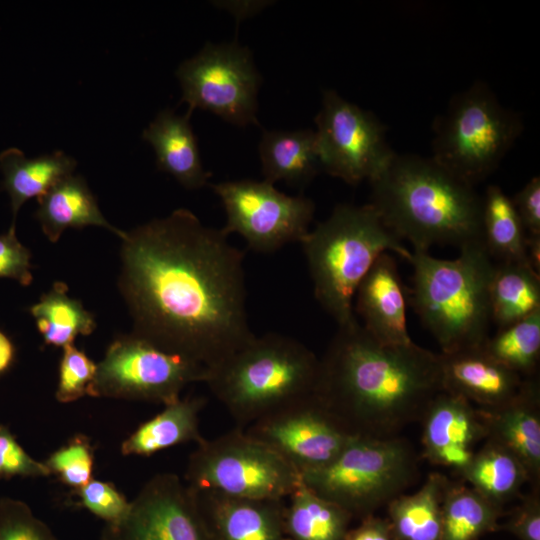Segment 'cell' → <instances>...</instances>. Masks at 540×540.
<instances>
[{"mask_svg": "<svg viewBox=\"0 0 540 540\" xmlns=\"http://www.w3.org/2000/svg\"><path fill=\"white\" fill-rule=\"evenodd\" d=\"M44 463L50 474L73 491L78 490L93 479L94 452L90 439L82 434L75 435Z\"/></svg>", "mask_w": 540, "mask_h": 540, "instance_id": "cell-34", "label": "cell"}, {"mask_svg": "<svg viewBox=\"0 0 540 540\" xmlns=\"http://www.w3.org/2000/svg\"><path fill=\"white\" fill-rule=\"evenodd\" d=\"M15 348L11 340L0 331V374L5 372L14 360Z\"/></svg>", "mask_w": 540, "mask_h": 540, "instance_id": "cell-43", "label": "cell"}, {"mask_svg": "<svg viewBox=\"0 0 540 540\" xmlns=\"http://www.w3.org/2000/svg\"><path fill=\"white\" fill-rule=\"evenodd\" d=\"M206 400L202 396L179 398L165 405L153 418L142 423L121 444L125 456H151L161 450L203 441L199 415Z\"/></svg>", "mask_w": 540, "mask_h": 540, "instance_id": "cell-24", "label": "cell"}, {"mask_svg": "<svg viewBox=\"0 0 540 540\" xmlns=\"http://www.w3.org/2000/svg\"><path fill=\"white\" fill-rule=\"evenodd\" d=\"M259 154L265 181L307 185L321 170L315 131H264Z\"/></svg>", "mask_w": 540, "mask_h": 540, "instance_id": "cell-23", "label": "cell"}, {"mask_svg": "<svg viewBox=\"0 0 540 540\" xmlns=\"http://www.w3.org/2000/svg\"><path fill=\"white\" fill-rule=\"evenodd\" d=\"M410 303L441 353L482 346L491 321L489 289L495 261L485 245L460 250L455 259L413 251Z\"/></svg>", "mask_w": 540, "mask_h": 540, "instance_id": "cell-5", "label": "cell"}, {"mask_svg": "<svg viewBox=\"0 0 540 540\" xmlns=\"http://www.w3.org/2000/svg\"><path fill=\"white\" fill-rule=\"evenodd\" d=\"M422 424V455L431 464L462 471L473 458L487 430L478 407L444 391L429 403Z\"/></svg>", "mask_w": 540, "mask_h": 540, "instance_id": "cell-16", "label": "cell"}, {"mask_svg": "<svg viewBox=\"0 0 540 540\" xmlns=\"http://www.w3.org/2000/svg\"><path fill=\"white\" fill-rule=\"evenodd\" d=\"M433 131L431 158L474 186L497 168L522 133L523 121L477 81L450 99Z\"/></svg>", "mask_w": 540, "mask_h": 540, "instance_id": "cell-7", "label": "cell"}, {"mask_svg": "<svg viewBox=\"0 0 540 540\" xmlns=\"http://www.w3.org/2000/svg\"><path fill=\"white\" fill-rule=\"evenodd\" d=\"M31 254L17 239L15 223L7 233L0 235V278L17 280L27 286L32 282Z\"/></svg>", "mask_w": 540, "mask_h": 540, "instance_id": "cell-40", "label": "cell"}, {"mask_svg": "<svg viewBox=\"0 0 540 540\" xmlns=\"http://www.w3.org/2000/svg\"><path fill=\"white\" fill-rule=\"evenodd\" d=\"M479 408V407H478ZM487 438L501 444L521 462L533 489H540V388L526 378L520 392L495 408H479Z\"/></svg>", "mask_w": 540, "mask_h": 540, "instance_id": "cell-19", "label": "cell"}, {"mask_svg": "<svg viewBox=\"0 0 540 540\" xmlns=\"http://www.w3.org/2000/svg\"><path fill=\"white\" fill-rule=\"evenodd\" d=\"M96 368L97 364L73 344L63 347L55 394L57 401L71 403L88 395V387L94 379Z\"/></svg>", "mask_w": 540, "mask_h": 540, "instance_id": "cell-35", "label": "cell"}, {"mask_svg": "<svg viewBox=\"0 0 540 540\" xmlns=\"http://www.w3.org/2000/svg\"><path fill=\"white\" fill-rule=\"evenodd\" d=\"M371 202L386 227L414 251L484 245L482 196L431 157L395 154L371 180Z\"/></svg>", "mask_w": 540, "mask_h": 540, "instance_id": "cell-3", "label": "cell"}, {"mask_svg": "<svg viewBox=\"0 0 540 540\" xmlns=\"http://www.w3.org/2000/svg\"><path fill=\"white\" fill-rule=\"evenodd\" d=\"M300 243L314 295L338 327L356 320V290L381 254L393 252L409 262L412 258L370 204L337 205Z\"/></svg>", "mask_w": 540, "mask_h": 540, "instance_id": "cell-6", "label": "cell"}, {"mask_svg": "<svg viewBox=\"0 0 540 540\" xmlns=\"http://www.w3.org/2000/svg\"><path fill=\"white\" fill-rule=\"evenodd\" d=\"M315 123L322 170L348 184L370 182L387 168L396 154L379 119L336 91L323 92Z\"/></svg>", "mask_w": 540, "mask_h": 540, "instance_id": "cell-12", "label": "cell"}, {"mask_svg": "<svg viewBox=\"0 0 540 540\" xmlns=\"http://www.w3.org/2000/svg\"><path fill=\"white\" fill-rule=\"evenodd\" d=\"M512 199L526 235H540V178L532 177Z\"/></svg>", "mask_w": 540, "mask_h": 540, "instance_id": "cell-41", "label": "cell"}, {"mask_svg": "<svg viewBox=\"0 0 540 540\" xmlns=\"http://www.w3.org/2000/svg\"><path fill=\"white\" fill-rule=\"evenodd\" d=\"M442 391L476 407L495 408L512 400L524 377L491 357L482 346L440 353Z\"/></svg>", "mask_w": 540, "mask_h": 540, "instance_id": "cell-17", "label": "cell"}, {"mask_svg": "<svg viewBox=\"0 0 540 540\" xmlns=\"http://www.w3.org/2000/svg\"><path fill=\"white\" fill-rule=\"evenodd\" d=\"M190 116L188 111L179 116L170 109L162 110L142 137L153 146L158 168L193 190L207 185L212 174L203 168Z\"/></svg>", "mask_w": 540, "mask_h": 540, "instance_id": "cell-21", "label": "cell"}, {"mask_svg": "<svg viewBox=\"0 0 540 540\" xmlns=\"http://www.w3.org/2000/svg\"><path fill=\"white\" fill-rule=\"evenodd\" d=\"M360 521L357 527L349 529L345 540H397L387 517L374 514Z\"/></svg>", "mask_w": 540, "mask_h": 540, "instance_id": "cell-42", "label": "cell"}, {"mask_svg": "<svg viewBox=\"0 0 540 540\" xmlns=\"http://www.w3.org/2000/svg\"><path fill=\"white\" fill-rule=\"evenodd\" d=\"M489 302L498 329L527 317L540 310V275L528 263L495 262Z\"/></svg>", "mask_w": 540, "mask_h": 540, "instance_id": "cell-28", "label": "cell"}, {"mask_svg": "<svg viewBox=\"0 0 540 540\" xmlns=\"http://www.w3.org/2000/svg\"><path fill=\"white\" fill-rule=\"evenodd\" d=\"M226 213L223 230L241 235L261 253L274 252L307 235L315 205L305 196H290L267 181L237 180L210 184Z\"/></svg>", "mask_w": 540, "mask_h": 540, "instance_id": "cell-13", "label": "cell"}, {"mask_svg": "<svg viewBox=\"0 0 540 540\" xmlns=\"http://www.w3.org/2000/svg\"><path fill=\"white\" fill-rule=\"evenodd\" d=\"M0 540H59L23 501L0 499Z\"/></svg>", "mask_w": 540, "mask_h": 540, "instance_id": "cell-36", "label": "cell"}, {"mask_svg": "<svg viewBox=\"0 0 540 540\" xmlns=\"http://www.w3.org/2000/svg\"><path fill=\"white\" fill-rule=\"evenodd\" d=\"M482 347L491 357L520 376L534 377L540 357V310L498 329Z\"/></svg>", "mask_w": 540, "mask_h": 540, "instance_id": "cell-33", "label": "cell"}, {"mask_svg": "<svg viewBox=\"0 0 540 540\" xmlns=\"http://www.w3.org/2000/svg\"><path fill=\"white\" fill-rule=\"evenodd\" d=\"M504 508L492 503L475 489L451 481L442 505L440 540H478L499 531Z\"/></svg>", "mask_w": 540, "mask_h": 540, "instance_id": "cell-30", "label": "cell"}, {"mask_svg": "<svg viewBox=\"0 0 540 540\" xmlns=\"http://www.w3.org/2000/svg\"><path fill=\"white\" fill-rule=\"evenodd\" d=\"M194 492L218 540H290L284 526V500Z\"/></svg>", "mask_w": 540, "mask_h": 540, "instance_id": "cell-20", "label": "cell"}, {"mask_svg": "<svg viewBox=\"0 0 540 540\" xmlns=\"http://www.w3.org/2000/svg\"><path fill=\"white\" fill-rule=\"evenodd\" d=\"M101 540H218L197 496L176 474L151 477L130 502L126 516L105 524Z\"/></svg>", "mask_w": 540, "mask_h": 540, "instance_id": "cell-14", "label": "cell"}, {"mask_svg": "<svg viewBox=\"0 0 540 540\" xmlns=\"http://www.w3.org/2000/svg\"><path fill=\"white\" fill-rule=\"evenodd\" d=\"M301 475L334 460L354 436L312 394L244 428Z\"/></svg>", "mask_w": 540, "mask_h": 540, "instance_id": "cell-15", "label": "cell"}, {"mask_svg": "<svg viewBox=\"0 0 540 540\" xmlns=\"http://www.w3.org/2000/svg\"><path fill=\"white\" fill-rule=\"evenodd\" d=\"M417 455L403 437L353 436L326 466L301 475L321 497L363 519L387 506L417 479Z\"/></svg>", "mask_w": 540, "mask_h": 540, "instance_id": "cell-8", "label": "cell"}, {"mask_svg": "<svg viewBox=\"0 0 540 540\" xmlns=\"http://www.w3.org/2000/svg\"><path fill=\"white\" fill-rule=\"evenodd\" d=\"M181 102L210 111L225 121L245 126L257 124L258 74L248 48L236 42L207 43L177 70Z\"/></svg>", "mask_w": 540, "mask_h": 540, "instance_id": "cell-11", "label": "cell"}, {"mask_svg": "<svg viewBox=\"0 0 540 540\" xmlns=\"http://www.w3.org/2000/svg\"><path fill=\"white\" fill-rule=\"evenodd\" d=\"M207 377L205 366L163 351L131 333L109 345L87 394L166 405L179 399L188 384L205 383Z\"/></svg>", "mask_w": 540, "mask_h": 540, "instance_id": "cell-10", "label": "cell"}, {"mask_svg": "<svg viewBox=\"0 0 540 540\" xmlns=\"http://www.w3.org/2000/svg\"><path fill=\"white\" fill-rule=\"evenodd\" d=\"M441 391L440 354L383 344L356 319L320 359L314 394L352 435L385 439L420 422Z\"/></svg>", "mask_w": 540, "mask_h": 540, "instance_id": "cell-2", "label": "cell"}, {"mask_svg": "<svg viewBox=\"0 0 540 540\" xmlns=\"http://www.w3.org/2000/svg\"><path fill=\"white\" fill-rule=\"evenodd\" d=\"M355 310L363 328L388 345L409 344L406 297L395 259L381 254L360 282L355 293Z\"/></svg>", "mask_w": 540, "mask_h": 540, "instance_id": "cell-18", "label": "cell"}, {"mask_svg": "<svg viewBox=\"0 0 540 540\" xmlns=\"http://www.w3.org/2000/svg\"><path fill=\"white\" fill-rule=\"evenodd\" d=\"M120 256L133 335L208 370L255 335L243 253L223 228L180 208L126 232Z\"/></svg>", "mask_w": 540, "mask_h": 540, "instance_id": "cell-1", "label": "cell"}, {"mask_svg": "<svg viewBox=\"0 0 540 540\" xmlns=\"http://www.w3.org/2000/svg\"><path fill=\"white\" fill-rule=\"evenodd\" d=\"M73 492L78 498L76 505L102 519L105 524L122 520L130 507V501L113 484L94 478Z\"/></svg>", "mask_w": 540, "mask_h": 540, "instance_id": "cell-37", "label": "cell"}, {"mask_svg": "<svg viewBox=\"0 0 540 540\" xmlns=\"http://www.w3.org/2000/svg\"><path fill=\"white\" fill-rule=\"evenodd\" d=\"M482 228L493 260L528 263L526 232L512 199L497 185H489L482 196Z\"/></svg>", "mask_w": 540, "mask_h": 540, "instance_id": "cell-31", "label": "cell"}, {"mask_svg": "<svg viewBox=\"0 0 540 540\" xmlns=\"http://www.w3.org/2000/svg\"><path fill=\"white\" fill-rule=\"evenodd\" d=\"M51 475L44 462L32 458L17 442L9 429L0 425V479L47 477Z\"/></svg>", "mask_w": 540, "mask_h": 540, "instance_id": "cell-38", "label": "cell"}, {"mask_svg": "<svg viewBox=\"0 0 540 540\" xmlns=\"http://www.w3.org/2000/svg\"><path fill=\"white\" fill-rule=\"evenodd\" d=\"M450 482L442 473H430L417 492L388 503L387 519L397 540L441 539L442 505Z\"/></svg>", "mask_w": 540, "mask_h": 540, "instance_id": "cell-26", "label": "cell"}, {"mask_svg": "<svg viewBox=\"0 0 540 540\" xmlns=\"http://www.w3.org/2000/svg\"><path fill=\"white\" fill-rule=\"evenodd\" d=\"M285 505L284 526L290 540H345L353 516L303 482Z\"/></svg>", "mask_w": 540, "mask_h": 540, "instance_id": "cell-29", "label": "cell"}, {"mask_svg": "<svg viewBox=\"0 0 540 540\" xmlns=\"http://www.w3.org/2000/svg\"><path fill=\"white\" fill-rule=\"evenodd\" d=\"M36 218L50 242H56L67 228H83L89 225L103 227L121 239L126 232L112 226L102 215L96 198L85 179L69 175L56 183L38 198Z\"/></svg>", "mask_w": 540, "mask_h": 540, "instance_id": "cell-22", "label": "cell"}, {"mask_svg": "<svg viewBox=\"0 0 540 540\" xmlns=\"http://www.w3.org/2000/svg\"><path fill=\"white\" fill-rule=\"evenodd\" d=\"M67 291L65 283L55 282L29 309L46 345L63 348L73 344L78 335H90L96 328L93 314L79 300L70 298Z\"/></svg>", "mask_w": 540, "mask_h": 540, "instance_id": "cell-32", "label": "cell"}, {"mask_svg": "<svg viewBox=\"0 0 540 540\" xmlns=\"http://www.w3.org/2000/svg\"><path fill=\"white\" fill-rule=\"evenodd\" d=\"M504 516L506 521L500 523L499 530L507 531L519 540H540V489L532 488Z\"/></svg>", "mask_w": 540, "mask_h": 540, "instance_id": "cell-39", "label": "cell"}, {"mask_svg": "<svg viewBox=\"0 0 540 540\" xmlns=\"http://www.w3.org/2000/svg\"><path fill=\"white\" fill-rule=\"evenodd\" d=\"M76 160L62 151L26 158L17 148L0 153L3 187L8 192L15 216L25 201L41 197L56 183L73 174Z\"/></svg>", "mask_w": 540, "mask_h": 540, "instance_id": "cell-25", "label": "cell"}, {"mask_svg": "<svg viewBox=\"0 0 540 540\" xmlns=\"http://www.w3.org/2000/svg\"><path fill=\"white\" fill-rule=\"evenodd\" d=\"M459 474L470 487L502 508L528 483L526 470L517 457L491 439L485 440Z\"/></svg>", "mask_w": 540, "mask_h": 540, "instance_id": "cell-27", "label": "cell"}, {"mask_svg": "<svg viewBox=\"0 0 540 540\" xmlns=\"http://www.w3.org/2000/svg\"><path fill=\"white\" fill-rule=\"evenodd\" d=\"M320 359L280 333L254 335L208 370L212 394L241 428L315 392Z\"/></svg>", "mask_w": 540, "mask_h": 540, "instance_id": "cell-4", "label": "cell"}, {"mask_svg": "<svg viewBox=\"0 0 540 540\" xmlns=\"http://www.w3.org/2000/svg\"><path fill=\"white\" fill-rule=\"evenodd\" d=\"M301 482L291 464L241 427L204 438L190 454L185 472V483L195 491L248 499L284 500Z\"/></svg>", "mask_w": 540, "mask_h": 540, "instance_id": "cell-9", "label": "cell"}]
</instances>
